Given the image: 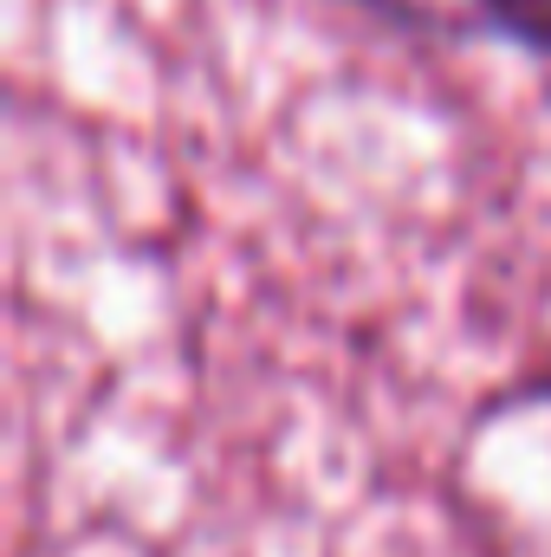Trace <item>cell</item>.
Here are the masks:
<instances>
[{"mask_svg":"<svg viewBox=\"0 0 551 557\" xmlns=\"http://www.w3.org/2000/svg\"><path fill=\"white\" fill-rule=\"evenodd\" d=\"M467 7H480L506 39H519V46L551 59V0H467Z\"/></svg>","mask_w":551,"mask_h":557,"instance_id":"obj_1","label":"cell"}]
</instances>
